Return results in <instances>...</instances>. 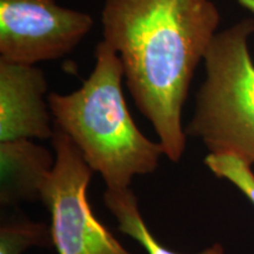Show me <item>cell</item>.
Instances as JSON below:
<instances>
[{"label":"cell","mask_w":254,"mask_h":254,"mask_svg":"<svg viewBox=\"0 0 254 254\" xmlns=\"http://www.w3.org/2000/svg\"><path fill=\"white\" fill-rule=\"evenodd\" d=\"M219 21L212 0H105L104 40L122 59L129 93L173 163L186 148L182 112L190 81Z\"/></svg>","instance_id":"cell-1"},{"label":"cell","mask_w":254,"mask_h":254,"mask_svg":"<svg viewBox=\"0 0 254 254\" xmlns=\"http://www.w3.org/2000/svg\"><path fill=\"white\" fill-rule=\"evenodd\" d=\"M125 77L118 53L103 40L95 66L79 90L49 94V107L59 127L74 141L93 172L109 190L129 189L134 176L153 173L164 148L140 132L124 99Z\"/></svg>","instance_id":"cell-2"},{"label":"cell","mask_w":254,"mask_h":254,"mask_svg":"<svg viewBox=\"0 0 254 254\" xmlns=\"http://www.w3.org/2000/svg\"><path fill=\"white\" fill-rule=\"evenodd\" d=\"M253 19L218 32L204 57L206 78L196 94L187 135L209 153H233L254 164V62L249 39Z\"/></svg>","instance_id":"cell-3"},{"label":"cell","mask_w":254,"mask_h":254,"mask_svg":"<svg viewBox=\"0 0 254 254\" xmlns=\"http://www.w3.org/2000/svg\"><path fill=\"white\" fill-rule=\"evenodd\" d=\"M56 163L40 200L51 214V236L58 254H132L95 218L87 198L93 170L65 132L55 126Z\"/></svg>","instance_id":"cell-4"},{"label":"cell","mask_w":254,"mask_h":254,"mask_svg":"<svg viewBox=\"0 0 254 254\" xmlns=\"http://www.w3.org/2000/svg\"><path fill=\"white\" fill-rule=\"evenodd\" d=\"M92 27L91 15L55 0H0V59L34 65L62 58Z\"/></svg>","instance_id":"cell-5"},{"label":"cell","mask_w":254,"mask_h":254,"mask_svg":"<svg viewBox=\"0 0 254 254\" xmlns=\"http://www.w3.org/2000/svg\"><path fill=\"white\" fill-rule=\"evenodd\" d=\"M46 90L40 68L0 59V142L52 138Z\"/></svg>","instance_id":"cell-6"},{"label":"cell","mask_w":254,"mask_h":254,"mask_svg":"<svg viewBox=\"0 0 254 254\" xmlns=\"http://www.w3.org/2000/svg\"><path fill=\"white\" fill-rule=\"evenodd\" d=\"M56 159L30 139L0 142V201L2 206L40 199Z\"/></svg>","instance_id":"cell-7"},{"label":"cell","mask_w":254,"mask_h":254,"mask_svg":"<svg viewBox=\"0 0 254 254\" xmlns=\"http://www.w3.org/2000/svg\"><path fill=\"white\" fill-rule=\"evenodd\" d=\"M104 201L118 221L119 231L138 241L147 254H179L159 243L150 231L139 211L138 199L131 190L107 189L104 194ZM198 254H224V249L215 244Z\"/></svg>","instance_id":"cell-8"},{"label":"cell","mask_w":254,"mask_h":254,"mask_svg":"<svg viewBox=\"0 0 254 254\" xmlns=\"http://www.w3.org/2000/svg\"><path fill=\"white\" fill-rule=\"evenodd\" d=\"M52 245L51 228L26 219L5 222L0 227V254H21L33 246Z\"/></svg>","instance_id":"cell-9"},{"label":"cell","mask_w":254,"mask_h":254,"mask_svg":"<svg viewBox=\"0 0 254 254\" xmlns=\"http://www.w3.org/2000/svg\"><path fill=\"white\" fill-rule=\"evenodd\" d=\"M205 164L218 178L236 185L254 205V173L249 161L233 153H209Z\"/></svg>","instance_id":"cell-10"},{"label":"cell","mask_w":254,"mask_h":254,"mask_svg":"<svg viewBox=\"0 0 254 254\" xmlns=\"http://www.w3.org/2000/svg\"><path fill=\"white\" fill-rule=\"evenodd\" d=\"M239 4L254 14V0H237Z\"/></svg>","instance_id":"cell-11"}]
</instances>
